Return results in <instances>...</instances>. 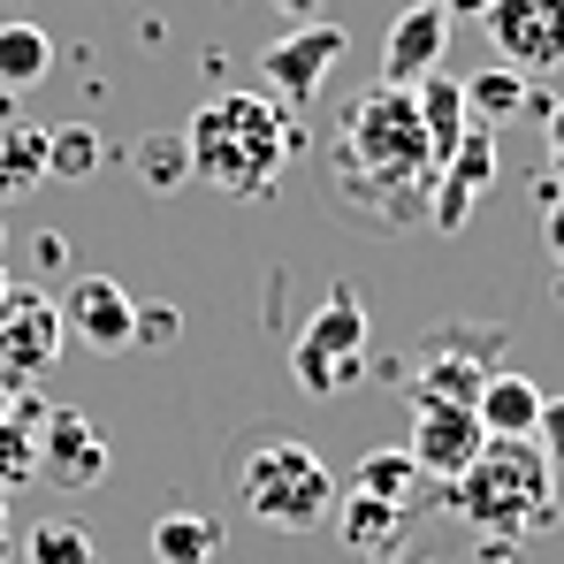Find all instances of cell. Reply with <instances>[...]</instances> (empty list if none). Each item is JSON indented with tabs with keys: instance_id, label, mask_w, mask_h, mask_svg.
Returning <instances> with one entry per match:
<instances>
[{
	"instance_id": "cb8c5ba5",
	"label": "cell",
	"mask_w": 564,
	"mask_h": 564,
	"mask_svg": "<svg viewBox=\"0 0 564 564\" xmlns=\"http://www.w3.org/2000/svg\"><path fill=\"white\" fill-rule=\"evenodd\" d=\"M138 176H145V191H184V176H191V153H184V138L176 145H138Z\"/></svg>"
},
{
	"instance_id": "4316f807",
	"label": "cell",
	"mask_w": 564,
	"mask_h": 564,
	"mask_svg": "<svg viewBox=\"0 0 564 564\" xmlns=\"http://www.w3.org/2000/svg\"><path fill=\"white\" fill-rule=\"evenodd\" d=\"M542 245H550V260L564 268V184L542 191Z\"/></svg>"
},
{
	"instance_id": "7402d4cb",
	"label": "cell",
	"mask_w": 564,
	"mask_h": 564,
	"mask_svg": "<svg viewBox=\"0 0 564 564\" xmlns=\"http://www.w3.org/2000/svg\"><path fill=\"white\" fill-rule=\"evenodd\" d=\"M93 169H99L93 130H54V138H46V176H54V184H85Z\"/></svg>"
},
{
	"instance_id": "9c48e42d",
	"label": "cell",
	"mask_w": 564,
	"mask_h": 564,
	"mask_svg": "<svg viewBox=\"0 0 564 564\" xmlns=\"http://www.w3.org/2000/svg\"><path fill=\"white\" fill-rule=\"evenodd\" d=\"M473 351H503V336L496 328H443V336H427L420 344V375H412V397H443V404H473L480 397V381L496 375V367H480Z\"/></svg>"
},
{
	"instance_id": "277c9868",
	"label": "cell",
	"mask_w": 564,
	"mask_h": 564,
	"mask_svg": "<svg viewBox=\"0 0 564 564\" xmlns=\"http://www.w3.org/2000/svg\"><path fill=\"white\" fill-rule=\"evenodd\" d=\"M336 473L321 466L305 443H290V435H268L245 466H237V496H245V511L260 519V527H275V534H313L328 511H336Z\"/></svg>"
},
{
	"instance_id": "83f0119b",
	"label": "cell",
	"mask_w": 564,
	"mask_h": 564,
	"mask_svg": "<svg viewBox=\"0 0 564 564\" xmlns=\"http://www.w3.org/2000/svg\"><path fill=\"white\" fill-rule=\"evenodd\" d=\"M542 130H550V169H557V184H564V99L542 115Z\"/></svg>"
},
{
	"instance_id": "8fae6325",
	"label": "cell",
	"mask_w": 564,
	"mask_h": 564,
	"mask_svg": "<svg viewBox=\"0 0 564 564\" xmlns=\"http://www.w3.org/2000/svg\"><path fill=\"white\" fill-rule=\"evenodd\" d=\"M54 305H62V328L85 336L93 351H130V336H138V297L115 275H77L69 297H54Z\"/></svg>"
},
{
	"instance_id": "ac0fdd59",
	"label": "cell",
	"mask_w": 564,
	"mask_h": 564,
	"mask_svg": "<svg viewBox=\"0 0 564 564\" xmlns=\"http://www.w3.org/2000/svg\"><path fill=\"white\" fill-rule=\"evenodd\" d=\"M54 69V39L39 23H0V93H31Z\"/></svg>"
},
{
	"instance_id": "f1b7e54d",
	"label": "cell",
	"mask_w": 564,
	"mask_h": 564,
	"mask_svg": "<svg viewBox=\"0 0 564 564\" xmlns=\"http://www.w3.org/2000/svg\"><path fill=\"white\" fill-rule=\"evenodd\" d=\"M282 8V23H313V15H321V0H275Z\"/></svg>"
},
{
	"instance_id": "f546056e",
	"label": "cell",
	"mask_w": 564,
	"mask_h": 564,
	"mask_svg": "<svg viewBox=\"0 0 564 564\" xmlns=\"http://www.w3.org/2000/svg\"><path fill=\"white\" fill-rule=\"evenodd\" d=\"M0 297H8V268H0Z\"/></svg>"
},
{
	"instance_id": "8992f818",
	"label": "cell",
	"mask_w": 564,
	"mask_h": 564,
	"mask_svg": "<svg viewBox=\"0 0 564 564\" xmlns=\"http://www.w3.org/2000/svg\"><path fill=\"white\" fill-rule=\"evenodd\" d=\"M488 46L519 77H557L564 69V0H488L480 8Z\"/></svg>"
},
{
	"instance_id": "ba28073f",
	"label": "cell",
	"mask_w": 564,
	"mask_h": 564,
	"mask_svg": "<svg viewBox=\"0 0 564 564\" xmlns=\"http://www.w3.org/2000/svg\"><path fill=\"white\" fill-rule=\"evenodd\" d=\"M488 427L473 420V404H443V397H412V466L427 480H458V473L480 458Z\"/></svg>"
},
{
	"instance_id": "4fadbf2b",
	"label": "cell",
	"mask_w": 564,
	"mask_h": 564,
	"mask_svg": "<svg viewBox=\"0 0 564 564\" xmlns=\"http://www.w3.org/2000/svg\"><path fill=\"white\" fill-rule=\"evenodd\" d=\"M557 99L534 93V77H519V69H480V77H466V115L480 122V130H503V122H519V115H550Z\"/></svg>"
},
{
	"instance_id": "5b68a950",
	"label": "cell",
	"mask_w": 564,
	"mask_h": 564,
	"mask_svg": "<svg viewBox=\"0 0 564 564\" xmlns=\"http://www.w3.org/2000/svg\"><path fill=\"white\" fill-rule=\"evenodd\" d=\"M359 359H367V305H359V290H328L321 313L305 321V336L290 344V375L305 397H344L359 381Z\"/></svg>"
},
{
	"instance_id": "6da1fadb",
	"label": "cell",
	"mask_w": 564,
	"mask_h": 564,
	"mask_svg": "<svg viewBox=\"0 0 564 564\" xmlns=\"http://www.w3.org/2000/svg\"><path fill=\"white\" fill-rule=\"evenodd\" d=\"M184 153H191V176L214 184L221 198H268L275 176L290 169V153H297V122L268 93H221L191 115Z\"/></svg>"
},
{
	"instance_id": "7a4b0ae2",
	"label": "cell",
	"mask_w": 564,
	"mask_h": 564,
	"mask_svg": "<svg viewBox=\"0 0 564 564\" xmlns=\"http://www.w3.org/2000/svg\"><path fill=\"white\" fill-rule=\"evenodd\" d=\"M367 191H389L381 214H412V198L435 191V153L404 85H375L336 138V198H367Z\"/></svg>"
},
{
	"instance_id": "484cf974",
	"label": "cell",
	"mask_w": 564,
	"mask_h": 564,
	"mask_svg": "<svg viewBox=\"0 0 564 564\" xmlns=\"http://www.w3.org/2000/svg\"><path fill=\"white\" fill-rule=\"evenodd\" d=\"M176 328H184L176 305H138V336L130 344H176Z\"/></svg>"
},
{
	"instance_id": "30bf717a",
	"label": "cell",
	"mask_w": 564,
	"mask_h": 564,
	"mask_svg": "<svg viewBox=\"0 0 564 564\" xmlns=\"http://www.w3.org/2000/svg\"><path fill=\"white\" fill-rule=\"evenodd\" d=\"M443 46H451V8H435V0H404V15L389 23V39H381V85H420V77H435L443 69Z\"/></svg>"
},
{
	"instance_id": "3957f363",
	"label": "cell",
	"mask_w": 564,
	"mask_h": 564,
	"mask_svg": "<svg viewBox=\"0 0 564 564\" xmlns=\"http://www.w3.org/2000/svg\"><path fill=\"white\" fill-rule=\"evenodd\" d=\"M458 511L488 534H527L557 519V466L534 451V435H488L480 458L451 480Z\"/></svg>"
},
{
	"instance_id": "e0dca14e",
	"label": "cell",
	"mask_w": 564,
	"mask_h": 564,
	"mask_svg": "<svg viewBox=\"0 0 564 564\" xmlns=\"http://www.w3.org/2000/svg\"><path fill=\"white\" fill-rule=\"evenodd\" d=\"M153 557L161 564H214L221 557V519H206V511H161L153 519Z\"/></svg>"
},
{
	"instance_id": "d6986e66",
	"label": "cell",
	"mask_w": 564,
	"mask_h": 564,
	"mask_svg": "<svg viewBox=\"0 0 564 564\" xmlns=\"http://www.w3.org/2000/svg\"><path fill=\"white\" fill-rule=\"evenodd\" d=\"M344 488H351V496H375V503H389V511H404V496L420 488V466H412V451H367Z\"/></svg>"
},
{
	"instance_id": "d4e9b609",
	"label": "cell",
	"mask_w": 564,
	"mask_h": 564,
	"mask_svg": "<svg viewBox=\"0 0 564 564\" xmlns=\"http://www.w3.org/2000/svg\"><path fill=\"white\" fill-rule=\"evenodd\" d=\"M534 451L564 473V397H542V420H534Z\"/></svg>"
},
{
	"instance_id": "2e32d148",
	"label": "cell",
	"mask_w": 564,
	"mask_h": 564,
	"mask_svg": "<svg viewBox=\"0 0 564 564\" xmlns=\"http://www.w3.org/2000/svg\"><path fill=\"white\" fill-rule=\"evenodd\" d=\"M473 420H480L488 435H534L542 389H534L527 375H511V367H496V375L480 381V397H473Z\"/></svg>"
},
{
	"instance_id": "7c38bea8",
	"label": "cell",
	"mask_w": 564,
	"mask_h": 564,
	"mask_svg": "<svg viewBox=\"0 0 564 564\" xmlns=\"http://www.w3.org/2000/svg\"><path fill=\"white\" fill-rule=\"evenodd\" d=\"M62 305L46 290H8L0 297V367H54L62 351Z\"/></svg>"
},
{
	"instance_id": "603a6c76",
	"label": "cell",
	"mask_w": 564,
	"mask_h": 564,
	"mask_svg": "<svg viewBox=\"0 0 564 564\" xmlns=\"http://www.w3.org/2000/svg\"><path fill=\"white\" fill-rule=\"evenodd\" d=\"M397 519H404V511H389L375 496H351V488H344V534H351L359 550H375L381 534H397Z\"/></svg>"
},
{
	"instance_id": "9a60e30c",
	"label": "cell",
	"mask_w": 564,
	"mask_h": 564,
	"mask_svg": "<svg viewBox=\"0 0 564 564\" xmlns=\"http://www.w3.org/2000/svg\"><path fill=\"white\" fill-rule=\"evenodd\" d=\"M412 107H420V130H427V153H435V169H443V161L458 153V138L473 130V115H466V85L435 69V77H420V85H412Z\"/></svg>"
},
{
	"instance_id": "5bb4252c",
	"label": "cell",
	"mask_w": 564,
	"mask_h": 564,
	"mask_svg": "<svg viewBox=\"0 0 564 564\" xmlns=\"http://www.w3.org/2000/svg\"><path fill=\"white\" fill-rule=\"evenodd\" d=\"M39 458H46V473L62 488H93L99 473H107V443H99V427H85V412H54Z\"/></svg>"
},
{
	"instance_id": "52a82bcc",
	"label": "cell",
	"mask_w": 564,
	"mask_h": 564,
	"mask_svg": "<svg viewBox=\"0 0 564 564\" xmlns=\"http://www.w3.org/2000/svg\"><path fill=\"white\" fill-rule=\"evenodd\" d=\"M344 62V23H290L275 46L260 54V69H268V93H275V107H305V99L328 85V69Z\"/></svg>"
},
{
	"instance_id": "ffe728a7",
	"label": "cell",
	"mask_w": 564,
	"mask_h": 564,
	"mask_svg": "<svg viewBox=\"0 0 564 564\" xmlns=\"http://www.w3.org/2000/svg\"><path fill=\"white\" fill-rule=\"evenodd\" d=\"M23 564H99V542L77 519H46L23 534Z\"/></svg>"
},
{
	"instance_id": "44dd1931",
	"label": "cell",
	"mask_w": 564,
	"mask_h": 564,
	"mask_svg": "<svg viewBox=\"0 0 564 564\" xmlns=\"http://www.w3.org/2000/svg\"><path fill=\"white\" fill-rule=\"evenodd\" d=\"M46 176V130H31V122H8L0 130V191H23Z\"/></svg>"
}]
</instances>
